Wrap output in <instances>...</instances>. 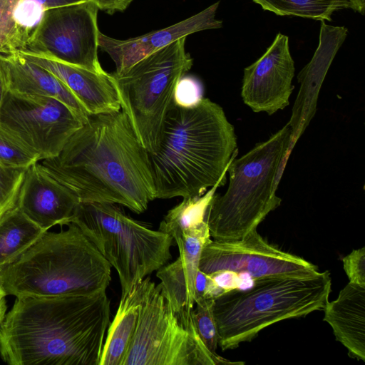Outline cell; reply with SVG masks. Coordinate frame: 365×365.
Listing matches in <instances>:
<instances>
[{"instance_id":"cell-36","label":"cell","mask_w":365,"mask_h":365,"mask_svg":"<svg viewBox=\"0 0 365 365\" xmlns=\"http://www.w3.org/2000/svg\"><path fill=\"white\" fill-rule=\"evenodd\" d=\"M6 304L5 299L0 300V324L6 315Z\"/></svg>"},{"instance_id":"cell-7","label":"cell","mask_w":365,"mask_h":365,"mask_svg":"<svg viewBox=\"0 0 365 365\" xmlns=\"http://www.w3.org/2000/svg\"><path fill=\"white\" fill-rule=\"evenodd\" d=\"M117 272L121 294L172 258L173 239L125 214L115 204L80 202L71 220Z\"/></svg>"},{"instance_id":"cell-26","label":"cell","mask_w":365,"mask_h":365,"mask_svg":"<svg viewBox=\"0 0 365 365\" xmlns=\"http://www.w3.org/2000/svg\"><path fill=\"white\" fill-rule=\"evenodd\" d=\"M214 299H200L195 301L193 319L197 333L212 352L216 353L218 346V334L213 314Z\"/></svg>"},{"instance_id":"cell-18","label":"cell","mask_w":365,"mask_h":365,"mask_svg":"<svg viewBox=\"0 0 365 365\" xmlns=\"http://www.w3.org/2000/svg\"><path fill=\"white\" fill-rule=\"evenodd\" d=\"M18 52L59 78L89 115L120 110V101L108 73L91 71L39 53Z\"/></svg>"},{"instance_id":"cell-22","label":"cell","mask_w":365,"mask_h":365,"mask_svg":"<svg viewBox=\"0 0 365 365\" xmlns=\"http://www.w3.org/2000/svg\"><path fill=\"white\" fill-rule=\"evenodd\" d=\"M220 181L199 197H183L181 202L170 209L160 222L158 230L173 239L178 235H195L210 233L207 215L212 200Z\"/></svg>"},{"instance_id":"cell-27","label":"cell","mask_w":365,"mask_h":365,"mask_svg":"<svg viewBox=\"0 0 365 365\" xmlns=\"http://www.w3.org/2000/svg\"><path fill=\"white\" fill-rule=\"evenodd\" d=\"M27 169L0 164V217L16 205Z\"/></svg>"},{"instance_id":"cell-6","label":"cell","mask_w":365,"mask_h":365,"mask_svg":"<svg viewBox=\"0 0 365 365\" xmlns=\"http://www.w3.org/2000/svg\"><path fill=\"white\" fill-rule=\"evenodd\" d=\"M289 123L268 140L256 144L239 158L233 157L227 172L229 185L222 195H214L207 224L213 240H239L257 230L282 199L277 184L292 150Z\"/></svg>"},{"instance_id":"cell-1","label":"cell","mask_w":365,"mask_h":365,"mask_svg":"<svg viewBox=\"0 0 365 365\" xmlns=\"http://www.w3.org/2000/svg\"><path fill=\"white\" fill-rule=\"evenodd\" d=\"M43 169L83 202L118 204L140 214L155 199L148 150L123 110L89 115Z\"/></svg>"},{"instance_id":"cell-16","label":"cell","mask_w":365,"mask_h":365,"mask_svg":"<svg viewBox=\"0 0 365 365\" xmlns=\"http://www.w3.org/2000/svg\"><path fill=\"white\" fill-rule=\"evenodd\" d=\"M179 250L178 257L156 271L158 287L180 321L195 327L193 319L195 286L204 245L211 240L210 233L173 238Z\"/></svg>"},{"instance_id":"cell-19","label":"cell","mask_w":365,"mask_h":365,"mask_svg":"<svg viewBox=\"0 0 365 365\" xmlns=\"http://www.w3.org/2000/svg\"><path fill=\"white\" fill-rule=\"evenodd\" d=\"M324 321L351 358L365 361V287L348 283L323 309Z\"/></svg>"},{"instance_id":"cell-35","label":"cell","mask_w":365,"mask_h":365,"mask_svg":"<svg viewBox=\"0 0 365 365\" xmlns=\"http://www.w3.org/2000/svg\"><path fill=\"white\" fill-rule=\"evenodd\" d=\"M349 8L361 14H364L365 0H348Z\"/></svg>"},{"instance_id":"cell-17","label":"cell","mask_w":365,"mask_h":365,"mask_svg":"<svg viewBox=\"0 0 365 365\" xmlns=\"http://www.w3.org/2000/svg\"><path fill=\"white\" fill-rule=\"evenodd\" d=\"M347 34L346 27L331 26L321 21L318 47L309 63L297 76L301 86L288 122L292 130V148L315 113L322 83Z\"/></svg>"},{"instance_id":"cell-24","label":"cell","mask_w":365,"mask_h":365,"mask_svg":"<svg viewBox=\"0 0 365 365\" xmlns=\"http://www.w3.org/2000/svg\"><path fill=\"white\" fill-rule=\"evenodd\" d=\"M264 10L279 16L331 21L334 11L349 8L348 0H253Z\"/></svg>"},{"instance_id":"cell-8","label":"cell","mask_w":365,"mask_h":365,"mask_svg":"<svg viewBox=\"0 0 365 365\" xmlns=\"http://www.w3.org/2000/svg\"><path fill=\"white\" fill-rule=\"evenodd\" d=\"M186 37L142 58L125 72L110 74L120 108L148 153L158 145L160 132L174 103L176 86L191 68Z\"/></svg>"},{"instance_id":"cell-9","label":"cell","mask_w":365,"mask_h":365,"mask_svg":"<svg viewBox=\"0 0 365 365\" xmlns=\"http://www.w3.org/2000/svg\"><path fill=\"white\" fill-rule=\"evenodd\" d=\"M210 351L196 327L185 326L158 285L149 281L137 327L123 365L244 364Z\"/></svg>"},{"instance_id":"cell-32","label":"cell","mask_w":365,"mask_h":365,"mask_svg":"<svg viewBox=\"0 0 365 365\" xmlns=\"http://www.w3.org/2000/svg\"><path fill=\"white\" fill-rule=\"evenodd\" d=\"M101 10L112 14L114 12L124 11L133 0H89Z\"/></svg>"},{"instance_id":"cell-20","label":"cell","mask_w":365,"mask_h":365,"mask_svg":"<svg viewBox=\"0 0 365 365\" xmlns=\"http://www.w3.org/2000/svg\"><path fill=\"white\" fill-rule=\"evenodd\" d=\"M10 91L55 98L70 108L84 123L89 113L55 75L19 52L4 55Z\"/></svg>"},{"instance_id":"cell-5","label":"cell","mask_w":365,"mask_h":365,"mask_svg":"<svg viewBox=\"0 0 365 365\" xmlns=\"http://www.w3.org/2000/svg\"><path fill=\"white\" fill-rule=\"evenodd\" d=\"M331 291L329 271L254 279L247 289H234L214 299L213 314L222 351L237 348L278 322L323 310Z\"/></svg>"},{"instance_id":"cell-4","label":"cell","mask_w":365,"mask_h":365,"mask_svg":"<svg viewBox=\"0 0 365 365\" xmlns=\"http://www.w3.org/2000/svg\"><path fill=\"white\" fill-rule=\"evenodd\" d=\"M47 231L16 260L0 269L6 295L56 297L106 291L111 265L75 223Z\"/></svg>"},{"instance_id":"cell-33","label":"cell","mask_w":365,"mask_h":365,"mask_svg":"<svg viewBox=\"0 0 365 365\" xmlns=\"http://www.w3.org/2000/svg\"><path fill=\"white\" fill-rule=\"evenodd\" d=\"M8 90L5 58L4 54L0 53V108Z\"/></svg>"},{"instance_id":"cell-23","label":"cell","mask_w":365,"mask_h":365,"mask_svg":"<svg viewBox=\"0 0 365 365\" xmlns=\"http://www.w3.org/2000/svg\"><path fill=\"white\" fill-rule=\"evenodd\" d=\"M44 231L16 205L0 217V269L16 260Z\"/></svg>"},{"instance_id":"cell-29","label":"cell","mask_w":365,"mask_h":365,"mask_svg":"<svg viewBox=\"0 0 365 365\" xmlns=\"http://www.w3.org/2000/svg\"><path fill=\"white\" fill-rule=\"evenodd\" d=\"M45 11L39 3L34 0H18L16 2L14 9V20L29 38L41 20Z\"/></svg>"},{"instance_id":"cell-12","label":"cell","mask_w":365,"mask_h":365,"mask_svg":"<svg viewBox=\"0 0 365 365\" xmlns=\"http://www.w3.org/2000/svg\"><path fill=\"white\" fill-rule=\"evenodd\" d=\"M199 269L205 274L230 271L255 279L307 274L318 267L304 258L269 243L255 230L239 240H211L202 250Z\"/></svg>"},{"instance_id":"cell-28","label":"cell","mask_w":365,"mask_h":365,"mask_svg":"<svg viewBox=\"0 0 365 365\" xmlns=\"http://www.w3.org/2000/svg\"><path fill=\"white\" fill-rule=\"evenodd\" d=\"M38 162L34 155L0 128V164L7 167L29 168Z\"/></svg>"},{"instance_id":"cell-10","label":"cell","mask_w":365,"mask_h":365,"mask_svg":"<svg viewBox=\"0 0 365 365\" xmlns=\"http://www.w3.org/2000/svg\"><path fill=\"white\" fill-rule=\"evenodd\" d=\"M84 122L52 98L8 90L0 108V128L38 161L56 156Z\"/></svg>"},{"instance_id":"cell-3","label":"cell","mask_w":365,"mask_h":365,"mask_svg":"<svg viewBox=\"0 0 365 365\" xmlns=\"http://www.w3.org/2000/svg\"><path fill=\"white\" fill-rule=\"evenodd\" d=\"M149 153L155 198L199 197L220 181L237 154V137L221 106L202 98L195 106L173 103L158 145Z\"/></svg>"},{"instance_id":"cell-2","label":"cell","mask_w":365,"mask_h":365,"mask_svg":"<svg viewBox=\"0 0 365 365\" xmlns=\"http://www.w3.org/2000/svg\"><path fill=\"white\" fill-rule=\"evenodd\" d=\"M106 291L16 297L0 324V356L10 365H99L110 323Z\"/></svg>"},{"instance_id":"cell-11","label":"cell","mask_w":365,"mask_h":365,"mask_svg":"<svg viewBox=\"0 0 365 365\" xmlns=\"http://www.w3.org/2000/svg\"><path fill=\"white\" fill-rule=\"evenodd\" d=\"M98 10L89 0L46 10L22 51L105 73L98 58Z\"/></svg>"},{"instance_id":"cell-31","label":"cell","mask_w":365,"mask_h":365,"mask_svg":"<svg viewBox=\"0 0 365 365\" xmlns=\"http://www.w3.org/2000/svg\"><path fill=\"white\" fill-rule=\"evenodd\" d=\"M342 262L349 282L365 287V247L353 250Z\"/></svg>"},{"instance_id":"cell-37","label":"cell","mask_w":365,"mask_h":365,"mask_svg":"<svg viewBox=\"0 0 365 365\" xmlns=\"http://www.w3.org/2000/svg\"><path fill=\"white\" fill-rule=\"evenodd\" d=\"M6 296V295L1 285L0 284V300L4 299Z\"/></svg>"},{"instance_id":"cell-30","label":"cell","mask_w":365,"mask_h":365,"mask_svg":"<svg viewBox=\"0 0 365 365\" xmlns=\"http://www.w3.org/2000/svg\"><path fill=\"white\" fill-rule=\"evenodd\" d=\"M203 98V88L195 78L183 76L178 82L174 96V103L184 108L197 105Z\"/></svg>"},{"instance_id":"cell-13","label":"cell","mask_w":365,"mask_h":365,"mask_svg":"<svg viewBox=\"0 0 365 365\" xmlns=\"http://www.w3.org/2000/svg\"><path fill=\"white\" fill-rule=\"evenodd\" d=\"M294 63L289 38L279 33L264 53L244 69L241 96L254 112L272 115L289 103Z\"/></svg>"},{"instance_id":"cell-25","label":"cell","mask_w":365,"mask_h":365,"mask_svg":"<svg viewBox=\"0 0 365 365\" xmlns=\"http://www.w3.org/2000/svg\"><path fill=\"white\" fill-rule=\"evenodd\" d=\"M18 0H0V53L9 55L25 48L28 36L19 29L14 17Z\"/></svg>"},{"instance_id":"cell-21","label":"cell","mask_w":365,"mask_h":365,"mask_svg":"<svg viewBox=\"0 0 365 365\" xmlns=\"http://www.w3.org/2000/svg\"><path fill=\"white\" fill-rule=\"evenodd\" d=\"M150 280L146 277L130 291L121 294L118 310L107 330L99 365H123L137 327Z\"/></svg>"},{"instance_id":"cell-34","label":"cell","mask_w":365,"mask_h":365,"mask_svg":"<svg viewBox=\"0 0 365 365\" xmlns=\"http://www.w3.org/2000/svg\"><path fill=\"white\" fill-rule=\"evenodd\" d=\"M39 3L45 10L78 4L87 0H34Z\"/></svg>"},{"instance_id":"cell-14","label":"cell","mask_w":365,"mask_h":365,"mask_svg":"<svg viewBox=\"0 0 365 365\" xmlns=\"http://www.w3.org/2000/svg\"><path fill=\"white\" fill-rule=\"evenodd\" d=\"M79 202L71 190L36 163L26 172L16 206L36 225L48 231L55 225L70 223Z\"/></svg>"},{"instance_id":"cell-15","label":"cell","mask_w":365,"mask_h":365,"mask_svg":"<svg viewBox=\"0 0 365 365\" xmlns=\"http://www.w3.org/2000/svg\"><path fill=\"white\" fill-rule=\"evenodd\" d=\"M220 1L182 21L160 30L125 40L115 39L99 33L98 46L106 52L121 74L147 56L193 33L219 29L222 21L215 18Z\"/></svg>"}]
</instances>
